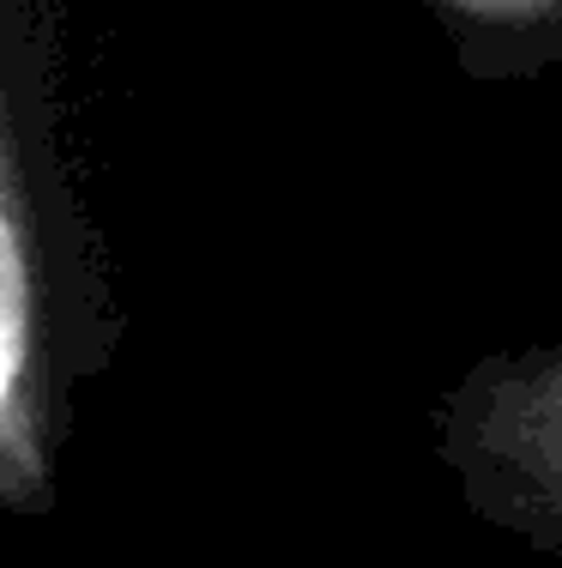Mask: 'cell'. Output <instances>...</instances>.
<instances>
[{
	"mask_svg": "<svg viewBox=\"0 0 562 568\" xmlns=\"http://www.w3.org/2000/svg\"><path fill=\"white\" fill-rule=\"evenodd\" d=\"M37 363V308H31V261H24V230L0 206V490L7 478H37L31 454V417H24V387Z\"/></svg>",
	"mask_w": 562,
	"mask_h": 568,
	"instance_id": "obj_1",
	"label": "cell"
}]
</instances>
